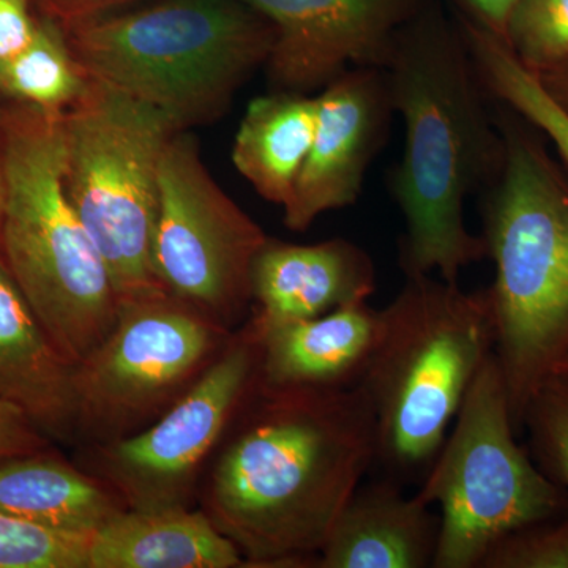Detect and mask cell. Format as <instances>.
<instances>
[{"mask_svg": "<svg viewBox=\"0 0 568 568\" xmlns=\"http://www.w3.org/2000/svg\"><path fill=\"white\" fill-rule=\"evenodd\" d=\"M495 346L487 291L406 276L381 310L379 339L361 383L375 410L376 463L390 478L428 470Z\"/></svg>", "mask_w": 568, "mask_h": 568, "instance_id": "cell-6", "label": "cell"}, {"mask_svg": "<svg viewBox=\"0 0 568 568\" xmlns=\"http://www.w3.org/2000/svg\"><path fill=\"white\" fill-rule=\"evenodd\" d=\"M39 26L33 0H0V63L20 54Z\"/></svg>", "mask_w": 568, "mask_h": 568, "instance_id": "cell-27", "label": "cell"}, {"mask_svg": "<svg viewBox=\"0 0 568 568\" xmlns=\"http://www.w3.org/2000/svg\"><path fill=\"white\" fill-rule=\"evenodd\" d=\"M376 290L372 256L346 239L287 244L268 237L252 268L254 313L248 332L310 320L369 301Z\"/></svg>", "mask_w": 568, "mask_h": 568, "instance_id": "cell-14", "label": "cell"}, {"mask_svg": "<svg viewBox=\"0 0 568 568\" xmlns=\"http://www.w3.org/2000/svg\"><path fill=\"white\" fill-rule=\"evenodd\" d=\"M62 114L2 104L0 257L52 342L78 365L110 335L121 298L67 194Z\"/></svg>", "mask_w": 568, "mask_h": 568, "instance_id": "cell-3", "label": "cell"}, {"mask_svg": "<svg viewBox=\"0 0 568 568\" xmlns=\"http://www.w3.org/2000/svg\"><path fill=\"white\" fill-rule=\"evenodd\" d=\"M89 81L62 26L39 13L31 43L0 63V102L62 114L81 99Z\"/></svg>", "mask_w": 568, "mask_h": 568, "instance_id": "cell-21", "label": "cell"}, {"mask_svg": "<svg viewBox=\"0 0 568 568\" xmlns=\"http://www.w3.org/2000/svg\"><path fill=\"white\" fill-rule=\"evenodd\" d=\"M497 130L503 170L481 211L496 264L487 293L495 353L519 432L530 399L568 354V186L506 115Z\"/></svg>", "mask_w": 568, "mask_h": 568, "instance_id": "cell-4", "label": "cell"}, {"mask_svg": "<svg viewBox=\"0 0 568 568\" xmlns=\"http://www.w3.org/2000/svg\"><path fill=\"white\" fill-rule=\"evenodd\" d=\"M556 372L567 373V375H568V354L566 355V358H564V361L560 362L558 369H556Z\"/></svg>", "mask_w": 568, "mask_h": 568, "instance_id": "cell-32", "label": "cell"}, {"mask_svg": "<svg viewBox=\"0 0 568 568\" xmlns=\"http://www.w3.org/2000/svg\"><path fill=\"white\" fill-rule=\"evenodd\" d=\"M138 2L142 0H33L40 14L59 22L62 28L130 9Z\"/></svg>", "mask_w": 568, "mask_h": 568, "instance_id": "cell-29", "label": "cell"}, {"mask_svg": "<svg viewBox=\"0 0 568 568\" xmlns=\"http://www.w3.org/2000/svg\"><path fill=\"white\" fill-rule=\"evenodd\" d=\"M275 29L267 67L275 91L324 89L347 70L386 67L418 0H241Z\"/></svg>", "mask_w": 568, "mask_h": 568, "instance_id": "cell-12", "label": "cell"}, {"mask_svg": "<svg viewBox=\"0 0 568 568\" xmlns=\"http://www.w3.org/2000/svg\"><path fill=\"white\" fill-rule=\"evenodd\" d=\"M62 130L67 194L119 298L166 293L153 271L152 244L160 163L181 130L163 112L95 80L63 112Z\"/></svg>", "mask_w": 568, "mask_h": 568, "instance_id": "cell-7", "label": "cell"}, {"mask_svg": "<svg viewBox=\"0 0 568 568\" xmlns=\"http://www.w3.org/2000/svg\"><path fill=\"white\" fill-rule=\"evenodd\" d=\"M224 336L168 293L122 301L110 335L77 365V436L103 446L151 425L222 353Z\"/></svg>", "mask_w": 568, "mask_h": 568, "instance_id": "cell-9", "label": "cell"}, {"mask_svg": "<svg viewBox=\"0 0 568 568\" xmlns=\"http://www.w3.org/2000/svg\"><path fill=\"white\" fill-rule=\"evenodd\" d=\"M260 343L248 331L162 416L100 446V477L126 508L190 507L197 473L256 384Z\"/></svg>", "mask_w": 568, "mask_h": 568, "instance_id": "cell-11", "label": "cell"}, {"mask_svg": "<svg viewBox=\"0 0 568 568\" xmlns=\"http://www.w3.org/2000/svg\"><path fill=\"white\" fill-rule=\"evenodd\" d=\"M480 568H568V517L556 515L508 534Z\"/></svg>", "mask_w": 568, "mask_h": 568, "instance_id": "cell-26", "label": "cell"}, {"mask_svg": "<svg viewBox=\"0 0 568 568\" xmlns=\"http://www.w3.org/2000/svg\"><path fill=\"white\" fill-rule=\"evenodd\" d=\"M253 402L213 469L203 510L253 567L305 566L377 459L365 388L275 390Z\"/></svg>", "mask_w": 568, "mask_h": 568, "instance_id": "cell-1", "label": "cell"}, {"mask_svg": "<svg viewBox=\"0 0 568 568\" xmlns=\"http://www.w3.org/2000/svg\"><path fill=\"white\" fill-rule=\"evenodd\" d=\"M248 331V328H246ZM381 332L368 301L268 328L260 336L257 384L275 390H342L364 379Z\"/></svg>", "mask_w": 568, "mask_h": 568, "instance_id": "cell-15", "label": "cell"}, {"mask_svg": "<svg viewBox=\"0 0 568 568\" xmlns=\"http://www.w3.org/2000/svg\"><path fill=\"white\" fill-rule=\"evenodd\" d=\"M383 70L392 110L405 123L403 156L388 175L405 219L399 267L406 276L439 272L458 283L463 268L488 256L484 235L466 227L465 201L500 174L503 136L462 32L406 22Z\"/></svg>", "mask_w": 568, "mask_h": 568, "instance_id": "cell-2", "label": "cell"}, {"mask_svg": "<svg viewBox=\"0 0 568 568\" xmlns=\"http://www.w3.org/2000/svg\"><path fill=\"white\" fill-rule=\"evenodd\" d=\"M476 14V22L500 40H507L508 21L518 0H466Z\"/></svg>", "mask_w": 568, "mask_h": 568, "instance_id": "cell-30", "label": "cell"}, {"mask_svg": "<svg viewBox=\"0 0 568 568\" xmlns=\"http://www.w3.org/2000/svg\"><path fill=\"white\" fill-rule=\"evenodd\" d=\"M528 426L540 469L568 491V375L552 373L538 387L526 409Z\"/></svg>", "mask_w": 568, "mask_h": 568, "instance_id": "cell-25", "label": "cell"}, {"mask_svg": "<svg viewBox=\"0 0 568 568\" xmlns=\"http://www.w3.org/2000/svg\"><path fill=\"white\" fill-rule=\"evenodd\" d=\"M463 40L481 85L538 126L568 164V111L541 84L540 78L518 61L506 41L476 21H462Z\"/></svg>", "mask_w": 568, "mask_h": 568, "instance_id": "cell-22", "label": "cell"}, {"mask_svg": "<svg viewBox=\"0 0 568 568\" xmlns=\"http://www.w3.org/2000/svg\"><path fill=\"white\" fill-rule=\"evenodd\" d=\"M392 111L384 70L351 69L325 85L316 97L315 140L283 207L287 230L304 233L323 213L357 203Z\"/></svg>", "mask_w": 568, "mask_h": 568, "instance_id": "cell-13", "label": "cell"}, {"mask_svg": "<svg viewBox=\"0 0 568 568\" xmlns=\"http://www.w3.org/2000/svg\"><path fill=\"white\" fill-rule=\"evenodd\" d=\"M244 562L209 515L190 507H125L89 538V568H234Z\"/></svg>", "mask_w": 568, "mask_h": 568, "instance_id": "cell-18", "label": "cell"}, {"mask_svg": "<svg viewBox=\"0 0 568 568\" xmlns=\"http://www.w3.org/2000/svg\"><path fill=\"white\" fill-rule=\"evenodd\" d=\"M123 508L104 481L44 452L0 462L3 514L91 536Z\"/></svg>", "mask_w": 568, "mask_h": 568, "instance_id": "cell-20", "label": "cell"}, {"mask_svg": "<svg viewBox=\"0 0 568 568\" xmlns=\"http://www.w3.org/2000/svg\"><path fill=\"white\" fill-rule=\"evenodd\" d=\"M506 43L536 74L567 61L568 0H518Z\"/></svg>", "mask_w": 568, "mask_h": 568, "instance_id": "cell-24", "label": "cell"}, {"mask_svg": "<svg viewBox=\"0 0 568 568\" xmlns=\"http://www.w3.org/2000/svg\"><path fill=\"white\" fill-rule=\"evenodd\" d=\"M496 353L481 366L417 497L439 506L433 568H480L508 534L556 517L567 491L518 446Z\"/></svg>", "mask_w": 568, "mask_h": 568, "instance_id": "cell-8", "label": "cell"}, {"mask_svg": "<svg viewBox=\"0 0 568 568\" xmlns=\"http://www.w3.org/2000/svg\"><path fill=\"white\" fill-rule=\"evenodd\" d=\"M395 478L362 484L347 500L323 549L321 568H426L435 562L440 521Z\"/></svg>", "mask_w": 568, "mask_h": 568, "instance_id": "cell-17", "label": "cell"}, {"mask_svg": "<svg viewBox=\"0 0 568 568\" xmlns=\"http://www.w3.org/2000/svg\"><path fill=\"white\" fill-rule=\"evenodd\" d=\"M316 132V97L275 91L252 100L239 125L233 163L263 200L284 207Z\"/></svg>", "mask_w": 568, "mask_h": 568, "instance_id": "cell-19", "label": "cell"}, {"mask_svg": "<svg viewBox=\"0 0 568 568\" xmlns=\"http://www.w3.org/2000/svg\"><path fill=\"white\" fill-rule=\"evenodd\" d=\"M3 212H6V168H3L2 133H0V237H2Z\"/></svg>", "mask_w": 568, "mask_h": 568, "instance_id": "cell-31", "label": "cell"}, {"mask_svg": "<svg viewBox=\"0 0 568 568\" xmlns=\"http://www.w3.org/2000/svg\"><path fill=\"white\" fill-rule=\"evenodd\" d=\"M48 446V437L17 407L0 402V462L39 454Z\"/></svg>", "mask_w": 568, "mask_h": 568, "instance_id": "cell-28", "label": "cell"}, {"mask_svg": "<svg viewBox=\"0 0 568 568\" xmlns=\"http://www.w3.org/2000/svg\"><path fill=\"white\" fill-rule=\"evenodd\" d=\"M268 241L209 173L189 130L164 148L152 263L163 290L227 331L252 304V268Z\"/></svg>", "mask_w": 568, "mask_h": 568, "instance_id": "cell-10", "label": "cell"}, {"mask_svg": "<svg viewBox=\"0 0 568 568\" xmlns=\"http://www.w3.org/2000/svg\"><path fill=\"white\" fill-rule=\"evenodd\" d=\"M89 538L0 511V568H89Z\"/></svg>", "mask_w": 568, "mask_h": 568, "instance_id": "cell-23", "label": "cell"}, {"mask_svg": "<svg viewBox=\"0 0 568 568\" xmlns=\"http://www.w3.org/2000/svg\"><path fill=\"white\" fill-rule=\"evenodd\" d=\"M63 31L91 80L155 108L179 130L222 118L275 40L274 26L241 0H156Z\"/></svg>", "mask_w": 568, "mask_h": 568, "instance_id": "cell-5", "label": "cell"}, {"mask_svg": "<svg viewBox=\"0 0 568 568\" xmlns=\"http://www.w3.org/2000/svg\"><path fill=\"white\" fill-rule=\"evenodd\" d=\"M0 402L48 439L77 436V364L44 331L0 257Z\"/></svg>", "mask_w": 568, "mask_h": 568, "instance_id": "cell-16", "label": "cell"}, {"mask_svg": "<svg viewBox=\"0 0 568 568\" xmlns=\"http://www.w3.org/2000/svg\"><path fill=\"white\" fill-rule=\"evenodd\" d=\"M0 114H2V104H0Z\"/></svg>", "mask_w": 568, "mask_h": 568, "instance_id": "cell-33", "label": "cell"}]
</instances>
